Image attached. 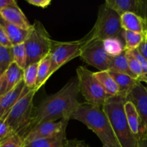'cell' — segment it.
I'll return each instance as SVG.
<instances>
[{
	"instance_id": "cell-15",
	"label": "cell",
	"mask_w": 147,
	"mask_h": 147,
	"mask_svg": "<svg viewBox=\"0 0 147 147\" xmlns=\"http://www.w3.org/2000/svg\"><path fill=\"white\" fill-rule=\"evenodd\" d=\"M125 116L131 132L137 140H140L145 136V131L139 114L132 102L127 100L124 104Z\"/></svg>"
},
{
	"instance_id": "cell-32",
	"label": "cell",
	"mask_w": 147,
	"mask_h": 147,
	"mask_svg": "<svg viewBox=\"0 0 147 147\" xmlns=\"http://www.w3.org/2000/svg\"><path fill=\"white\" fill-rule=\"evenodd\" d=\"M131 51L132 52L133 55L135 56V57L137 59L138 63L141 65V68H142L144 74L147 77V60L140 54V53L138 52V50H137V49L131 50Z\"/></svg>"
},
{
	"instance_id": "cell-10",
	"label": "cell",
	"mask_w": 147,
	"mask_h": 147,
	"mask_svg": "<svg viewBox=\"0 0 147 147\" xmlns=\"http://www.w3.org/2000/svg\"><path fill=\"white\" fill-rule=\"evenodd\" d=\"M69 121V119H63L59 121H47L40 123L27 132L24 137V144L36 139L52 137L66 131Z\"/></svg>"
},
{
	"instance_id": "cell-14",
	"label": "cell",
	"mask_w": 147,
	"mask_h": 147,
	"mask_svg": "<svg viewBox=\"0 0 147 147\" xmlns=\"http://www.w3.org/2000/svg\"><path fill=\"white\" fill-rule=\"evenodd\" d=\"M110 7L120 15L131 12L143 18L144 11V1L141 0H106L105 1Z\"/></svg>"
},
{
	"instance_id": "cell-33",
	"label": "cell",
	"mask_w": 147,
	"mask_h": 147,
	"mask_svg": "<svg viewBox=\"0 0 147 147\" xmlns=\"http://www.w3.org/2000/svg\"><path fill=\"white\" fill-rule=\"evenodd\" d=\"M0 45L7 47H12V45L10 42V39L1 24H0Z\"/></svg>"
},
{
	"instance_id": "cell-12",
	"label": "cell",
	"mask_w": 147,
	"mask_h": 147,
	"mask_svg": "<svg viewBox=\"0 0 147 147\" xmlns=\"http://www.w3.org/2000/svg\"><path fill=\"white\" fill-rule=\"evenodd\" d=\"M30 89L26 87L24 80H22L14 88L0 97V119L4 117L24 94L30 92Z\"/></svg>"
},
{
	"instance_id": "cell-18",
	"label": "cell",
	"mask_w": 147,
	"mask_h": 147,
	"mask_svg": "<svg viewBox=\"0 0 147 147\" xmlns=\"http://www.w3.org/2000/svg\"><path fill=\"white\" fill-rule=\"evenodd\" d=\"M0 24L4 27L12 46L24 43L29 30H23L14 24H10L3 20L1 17H0Z\"/></svg>"
},
{
	"instance_id": "cell-16",
	"label": "cell",
	"mask_w": 147,
	"mask_h": 147,
	"mask_svg": "<svg viewBox=\"0 0 147 147\" xmlns=\"http://www.w3.org/2000/svg\"><path fill=\"white\" fill-rule=\"evenodd\" d=\"M121 27L123 30L138 33H145L147 30L144 19L134 13L127 12L120 15Z\"/></svg>"
},
{
	"instance_id": "cell-24",
	"label": "cell",
	"mask_w": 147,
	"mask_h": 147,
	"mask_svg": "<svg viewBox=\"0 0 147 147\" xmlns=\"http://www.w3.org/2000/svg\"><path fill=\"white\" fill-rule=\"evenodd\" d=\"M105 52L110 57H116L122 54L125 50V45L118 37H110L103 40Z\"/></svg>"
},
{
	"instance_id": "cell-17",
	"label": "cell",
	"mask_w": 147,
	"mask_h": 147,
	"mask_svg": "<svg viewBox=\"0 0 147 147\" xmlns=\"http://www.w3.org/2000/svg\"><path fill=\"white\" fill-rule=\"evenodd\" d=\"M109 73L111 76L113 78L114 80L115 81L118 89H119V93H118V96L126 99L130 92L138 81L131 78V76L122 74V73H115V72L112 71H109Z\"/></svg>"
},
{
	"instance_id": "cell-36",
	"label": "cell",
	"mask_w": 147,
	"mask_h": 147,
	"mask_svg": "<svg viewBox=\"0 0 147 147\" xmlns=\"http://www.w3.org/2000/svg\"><path fill=\"white\" fill-rule=\"evenodd\" d=\"M6 93V86L4 74L0 76V97Z\"/></svg>"
},
{
	"instance_id": "cell-1",
	"label": "cell",
	"mask_w": 147,
	"mask_h": 147,
	"mask_svg": "<svg viewBox=\"0 0 147 147\" xmlns=\"http://www.w3.org/2000/svg\"><path fill=\"white\" fill-rule=\"evenodd\" d=\"M79 88L77 78L69 80L60 90L43 99L35 109L28 131L40 123L69 119L79 106ZM27 131V132H28Z\"/></svg>"
},
{
	"instance_id": "cell-34",
	"label": "cell",
	"mask_w": 147,
	"mask_h": 147,
	"mask_svg": "<svg viewBox=\"0 0 147 147\" xmlns=\"http://www.w3.org/2000/svg\"><path fill=\"white\" fill-rule=\"evenodd\" d=\"M27 2L35 7H41L43 9L47 8L51 4L50 0H27Z\"/></svg>"
},
{
	"instance_id": "cell-26",
	"label": "cell",
	"mask_w": 147,
	"mask_h": 147,
	"mask_svg": "<svg viewBox=\"0 0 147 147\" xmlns=\"http://www.w3.org/2000/svg\"><path fill=\"white\" fill-rule=\"evenodd\" d=\"M125 55H126L127 60H128L130 70L135 75V77L137 78L138 81L141 82H141H145V83H147V77L143 73L141 65L138 63L135 56L133 55L132 52L130 51V50H125Z\"/></svg>"
},
{
	"instance_id": "cell-13",
	"label": "cell",
	"mask_w": 147,
	"mask_h": 147,
	"mask_svg": "<svg viewBox=\"0 0 147 147\" xmlns=\"http://www.w3.org/2000/svg\"><path fill=\"white\" fill-rule=\"evenodd\" d=\"M0 17L7 22L17 26L20 28L29 30L31 27L27 17L21 9L17 6V3L9 5L0 11Z\"/></svg>"
},
{
	"instance_id": "cell-25",
	"label": "cell",
	"mask_w": 147,
	"mask_h": 147,
	"mask_svg": "<svg viewBox=\"0 0 147 147\" xmlns=\"http://www.w3.org/2000/svg\"><path fill=\"white\" fill-rule=\"evenodd\" d=\"M122 35L125 40V50L130 51L138 48L144 39V33L134 32L123 30Z\"/></svg>"
},
{
	"instance_id": "cell-35",
	"label": "cell",
	"mask_w": 147,
	"mask_h": 147,
	"mask_svg": "<svg viewBox=\"0 0 147 147\" xmlns=\"http://www.w3.org/2000/svg\"><path fill=\"white\" fill-rule=\"evenodd\" d=\"M140 54L147 60V33H144V39L137 48Z\"/></svg>"
},
{
	"instance_id": "cell-21",
	"label": "cell",
	"mask_w": 147,
	"mask_h": 147,
	"mask_svg": "<svg viewBox=\"0 0 147 147\" xmlns=\"http://www.w3.org/2000/svg\"><path fill=\"white\" fill-rule=\"evenodd\" d=\"M67 141L66 131L52 137L39 139L24 144L23 147H64Z\"/></svg>"
},
{
	"instance_id": "cell-40",
	"label": "cell",
	"mask_w": 147,
	"mask_h": 147,
	"mask_svg": "<svg viewBox=\"0 0 147 147\" xmlns=\"http://www.w3.org/2000/svg\"><path fill=\"white\" fill-rule=\"evenodd\" d=\"M143 19L146 21V27H147V0L144 1V16H143ZM146 32L147 33V30Z\"/></svg>"
},
{
	"instance_id": "cell-9",
	"label": "cell",
	"mask_w": 147,
	"mask_h": 147,
	"mask_svg": "<svg viewBox=\"0 0 147 147\" xmlns=\"http://www.w3.org/2000/svg\"><path fill=\"white\" fill-rule=\"evenodd\" d=\"M79 57L99 71L108 70L110 56L104 49L103 41L92 39L89 32L88 33L87 40L82 47Z\"/></svg>"
},
{
	"instance_id": "cell-19",
	"label": "cell",
	"mask_w": 147,
	"mask_h": 147,
	"mask_svg": "<svg viewBox=\"0 0 147 147\" xmlns=\"http://www.w3.org/2000/svg\"><path fill=\"white\" fill-rule=\"evenodd\" d=\"M108 71L122 73L137 80V78L129 68L126 55H125V50L120 55L116 56V57H110Z\"/></svg>"
},
{
	"instance_id": "cell-8",
	"label": "cell",
	"mask_w": 147,
	"mask_h": 147,
	"mask_svg": "<svg viewBox=\"0 0 147 147\" xmlns=\"http://www.w3.org/2000/svg\"><path fill=\"white\" fill-rule=\"evenodd\" d=\"M88 39V34L84 38L75 41H53L50 52V66L48 78L62 65L75 57H79L81 50Z\"/></svg>"
},
{
	"instance_id": "cell-4",
	"label": "cell",
	"mask_w": 147,
	"mask_h": 147,
	"mask_svg": "<svg viewBox=\"0 0 147 147\" xmlns=\"http://www.w3.org/2000/svg\"><path fill=\"white\" fill-rule=\"evenodd\" d=\"M36 90H32L23 95L4 117L14 134L24 138L28 131L34 116L33 98Z\"/></svg>"
},
{
	"instance_id": "cell-23",
	"label": "cell",
	"mask_w": 147,
	"mask_h": 147,
	"mask_svg": "<svg viewBox=\"0 0 147 147\" xmlns=\"http://www.w3.org/2000/svg\"><path fill=\"white\" fill-rule=\"evenodd\" d=\"M50 66V54H48L43 60L39 62L38 68H37V80H36L35 88V90L36 91H37L48 80V73Z\"/></svg>"
},
{
	"instance_id": "cell-28",
	"label": "cell",
	"mask_w": 147,
	"mask_h": 147,
	"mask_svg": "<svg viewBox=\"0 0 147 147\" xmlns=\"http://www.w3.org/2000/svg\"><path fill=\"white\" fill-rule=\"evenodd\" d=\"M13 62L12 47H7L0 45V76L5 73Z\"/></svg>"
},
{
	"instance_id": "cell-20",
	"label": "cell",
	"mask_w": 147,
	"mask_h": 147,
	"mask_svg": "<svg viewBox=\"0 0 147 147\" xmlns=\"http://www.w3.org/2000/svg\"><path fill=\"white\" fill-rule=\"evenodd\" d=\"M23 76L24 70L20 68L14 62H13L4 73L6 93L14 88L22 80H23Z\"/></svg>"
},
{
	"instance_id": "cell-39",
	"label": "cell",
	"mask_w": 147,
	"mask_h": 147,
	"mask_svg": "<svg viewBox=\"0 0 147 147\" xmlns=\"http://www.w3.org/2000/svg\"><path fill=\"white\" fill-rule=\"evenodd\" d=\"M136 147H147V136H144L138 140Z\"/></svg>"
},
{
	"instance_id": "cell-37",
	"label": "cell",
	"mask_w": 147,
	"mask_h": 147,
	"mask_svg": "<svg viewBox=\"0 0 147 147\" xmlns=\"http://www.w3.org/2000/svg\"><path fill=\"white\" fill-rule=\"evenodd\" d=\"M15 3L17 2L14 0H0V11L7 6L12 5Z\"/></svg>"
},
{
	"instance_id": "cell-2",
	"label": "cell",
	"mask_w": 147,
	"mask_h": 147,
	"mask_svg": "<svg viewBox=\"0 0 147 147\" xmlns=\"http://www.w3.org/2000/svg\"><path fill=\"white\" fill-rule=\"evenodd\" d=\"M70 119L79 121L86 125L97 136L103 145L109 147H120L102 108L86 102L79 103Z\"/></svg>"
},
{
	"instance_id": "cell-6",
	"label": "cell",
	"mask_w": 147,
	"mask_h": 147,
	"mask_svg": "<svg viewBox=\"0 0 147 147\" xmlns=\"http://www.w3.org/2000/svg\"><path fill=\"white\" fill-rule=\"evenodd\" d=\"M122 31L120 15L105 2L101 4L96 22L89 32L91 38L103 41L110 37H118Z\"/></svg>"
},
{
	"instance_id": "cell-7",
	"label": "cell",
	"mask_w": 147,
	"mask_h": 147,
	"mask_svg": "<svg viewBox=\"0 0 147 147\" xmlns=\"http://www.w3.org/2000/svg\"><path fill=\"white\" fill-rule=\"evenodd\" d=\"M76 78L79 83V92L86 103L102 108L109 96L106 94L99 82L95 76L94 72L84 66L76 69Z\"/></svg>"
},
{
	"instance_id": "cell-3",
	"label": "cell",
	"mask_w": 147,
	"mask_h": 147,
	"mask_svg": "<svg viewBox=\"0 0 147 147\" xmlns=\"http://www.w3.org/2000/svg\"><path fill=\"white\" fill-rule=\"evenodd\" d=\"M126 99L120 96L110 97L102 107L109 120L120 147H136L138 142L131 132L124 110Z\"/></svg>"
},
{
	"instance_id": "cell-31",
	"label": "cell",
	"mask_w": 147,
	"mask_h": 147,
	"mask_svg": "<svg viewBox=\"0 0 147 147\" xmlns=\"http://www.w3.org/2000/svg\"><path fill=\"white\" fill-rule=\"evenodd\" d=\"M14 135L4 119H0V143Z\"/></svg>"
},
{
	"instance_id": "cell-30",
	"label": "cell",
	"mask_w": 147,
	"mask_h": 147,
	"mask_svg": "<svg viewBox=\"0 0 147 147\" xmlns=\"http://www.w3.org/2000/svg\"><path fill=\"white\" fill-rule=\"evenodd\" d=\"M24 146V138L14 134L0 143V147H23Z\"/></svg>"
},
{
	"instance_id": "cell-22",
	"label": "cell",
	"mask_w": 147,
	"mask_h": 147,
	"mask_svg": "<svg viewBox=\"0 0 147 147\" xmlns=\"http://www.w3.org/2000/svg\"><path fill=\"white\" fill-rule=\"evenodd\" d=\"M94 74L109 97L118 96L119 89L108 70L97 72L94 73Z\"/></svg>"
},
{
	"instance_id": "cell-5",
	"label": "cell",
	"mask_w": 147,
	"mask_h": 147,
	"mask_svg": "<svg viewBox=\"0 0 147 147\" xmlns=\"http://www.w3.org/2000/svg\"><path fill=\"white\" fill-rule=\"evenodd\" d=\"M53 41L41 22L35 20L24 42L27 54V66L39 63L46 57L50 53Z\"/></svg>"
},
{
	"instance_id": "cell-41",
	"label": "cell",
	"mask_w": 147,
	"mask_h": 147,
	"mask_svg": "<svg viewBox=\"0 0 147 147\" xmlns=\"http://www.w3.org/2000/svg\"><path fill=\"white\" fill-rule=\"evenodd\" d=\"M79 147H89L88 145H86L84 142H82V141H79ZM102 147H109V146H106V145H103V146Z\"/></svg>"
},
{
	"instance_id": "cell-29",
	"label": "cell",
	"mask_w": 147,
	"mask_h": 147,
	"mask_svg": "<svg viewBox=\"0 0 147 147\" xmlns=\"http://www.w3.org/2000/svg\"><path fill=\"white\" fill-rule=\"evenodd\" d=\"M12 53L14 62L22 70L27 66V54L24 43L12 46Z\"/></svg>"
},
{
	"instance_id": "cell-11",
	"label": "cell",
	"mask_w": 147,
	"mask_h": 147,
	"mask_svg": "<svg viewBox=\"0 0 147 147\" xmlns=\"http://www.w3.org/2000/svg\"><path fill=\"white\" fill-rule=\"evenodd\" d=\"M127 100L132 102L135 106L142 121L147 136V86L138 82L126 98Z\"/></svg>"
},
{
	"instance_id": "cell-38",
	"label": "cell",
	"mask_w": 147,
	"mask_h": 147,
	"mask_svg": "<svg viewBox=\"0 0 147 147\" xmlns=\"http://www.w3.org/2000/svg\"><path fill=\"white\" fill-rule=\"evenodd\" d=\"M64 147H79V140H67L66 142Z\"/></svg>"
},
{
	"instance_id": "cell-27",
	"label": "cell",
	"mask_w": 147,
	"mask_h": 147,
	"mask_svg": "<svg viewBox=\"0 0 147 147\" xmlns=\"http://www.w3.org/2000/svg\"><path fill=\"white\" fill-rule=\"evenodd\" d=\"M38 65L39 63L29 65L26 66L25 69L24 70L23 80H24L26 87H27L30 90H34L35 88Z\"/></svg>"
}]
</instances>
